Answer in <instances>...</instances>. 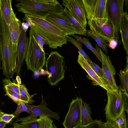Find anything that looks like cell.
<instances>
[{"mask_svg":"<svg viewBox=\"0 0 128 128\" xmlns=\"http://www.w3.org/2000/svg\"><path fill=\"white\" fill-rule=\"evenodd\" d=\"M28 22L30 29L47 41L51 49H57L66 44V34L62 30L45 20L27 14L23 18Z\"/></svg>","mask_w":128,"mask_h":128,"instance_id":"6da1fadb","label":"cell"},{"mask_svg":"<svg viewBox=\"0 0 128 128\" xmlns=\"http://www.w3.org/2000/svg\"><path fill=\"white\" fill-rule=\"evenodd\" d=\"M0 45L3 74L6 78H12L16 72L17 53L11 40L8 25L0 13Z\"/></svg>","mask_w":128,"mask_h":128,"instance_id":"7a4b0ae2","label":"cell"},{"mask_svg":"<svg viewBox=\"0 0 128 128\" xmlns=\"http://www.w3.org/2000/svg\"><path fill=\"white\" fill-rule=\"evenodd\" d=\"M15 6L22 13L45 20L48 15L59 14L64 8L56 0H20Z\"/></svg>","mask_w":128,"mask_h":128,"instance_id":"3957f363","label":"cell"},{"mask_svg":"<svg viewBox=\"0 0 128 128\" xmlns=\"http://www.w3.org/2000/svg\"><path fill=\"white\" fill-rule=\"evenodd\" d=\"M107 103L104 110L107 121H115L125 111L128 114V96L119 90H106Z\"/></svg>","mask_w":128,"mask_h":128,"instance_id":"277c9868","label":"cell"},{"mask_svg":"<svg viewBox=\"0 0 128 128\" xmlns=\"http://www.w3.org/2000/svg\"><path fill=\"white\" fill-rule=\"evenodd\" d=\"M29 33L28 48L25 60L27 69L36 73L39 72L45 65V53L39 47L33 32L30 29Z\"/></svg>","mask_w":128,"mask_h":128,"instance_id":"5b68a950","label":"cell"},{"mask_svg":"<svg viewBox=\"0 0 128 128\" xmlns=\"http://www.w3.org/2000/svg\"><path fill=\"white\" fill-rule=\"evenodd\" d=\"M64 62L63 56L56 51L51 52L46 60L47 80L51 86H54L64 78L65 70Z\"/></svg>","mask_w":128,"mask_h":128,"instance_id":"8992f818","label":"cell"},{"mask_svg":"<svg viewBox=\"0 0 128 128\" xmlns=\"http://www.w3.org/2000/svg\"><path fill=\"white\" fill-rule=\"evenodd\" d=\"M90 29L108 42L115 39L119 44L120 40L117 38L113 26L108 18L106 19L94 18L88 20Z\"/></svg>","mask_w":128,"mask_h":128,"instance_id":"52a82bcc","label":"cell"},{"mask_svg":"<svg viewBox=\"0 0 128 128\" xmlns=\"http://www.w3.org/2000/svg\"><path fill=\"white\" fill-rule=\"evenodd\" d=\"M83 102L82 98L78 97L72 100L62 123L64 128H76L82 125L81 107Z\"/></svg>","mask_w":128,"mask_h":128,"instance_id":"ba28073f","label":"cell"},{"mask_svg":"<svg viewBox=\"0 0 128 128\" xmlns=\"http://www.w3.org/2000/svg\"><path fill=\"white\" fill-rule=\"evenodd\" d=\"M125 0H107L106 10L108 18L113 26L116 37L119 40L118 34Z\"/></svg>","mask_w":128,"mask_h":128,"instance_id":"9c48e42d","label":"cell"},{"mask_svg":"<svg viewBox=\"0 0 128 128\" xmlns=\"http://www.w3.org/2000/svg\"><path fill=\"white\" fill-rule=\"evenodd\" d=\"M62 4L70 14L86 29L87 22L82 0H63Z\"/></svg>","mask_w":128,"mask_h":128,"instance_id":"30bf717a","label":"cell"},{"mask_svg":"<svg viewBox=\"0 0 128 128\" xmlns=\"http://www.w3.org/2000/svg\"><path fill=\"white\" fill-rule=\"evenodd\" d=\"M27 106L30 110L32 113L29 116L23 118H18L16 121L21 122L25 121L30 118L34 117L44 116L53 118L59 121L60 116L59 113L52 111L46 107L47 105L46 102L44 100L42 95V100L40 104L38 106L26 104Z\"/></svg>","mask_w":128,"mask_h":128,"instance_id":"8fae6325","label":"cell"},{"mask_svg":"<svg viewBox=\"0 0 128 128\" xmlns=\"http://www.w3.org/2000/svg\"><path fill=\"white\" fill-rule=\"evenodd\" d=\"M95 45L96 48L99 51L101 56L102 68L112 88L114 90H118L119 88L116 84L114 77L116 72L109 57L106 56L96 44Z\"/></svg>","mask_w":128,"mask_h":128,"instance_id":"7c38bea8","label":"cell"},{"mask_svg":"<svg viewBox=\"0 0 128 128\" xmlns=\"http://www.w3.org/2000/svg\"><path fill=\"white\" fill-rule=\"evenodd\" d=\"M29 38L20 26V33L18 43L17 47V60L16 73L17 76L20 73L21 69L25 59L27 51Z\"/></svg>","mask_w":128,"mask_h":128,"instance_id":"4fadbf2b","label":"cell"},{"mask_svg":"<svg viewBox=\"0 0 128 128\" xmlns=\"http://www.w3.org/2000/svg\"><path fill=\"white\" fill-rule=\"evenodd\" d=\"M78 52L79 55L78 62L82 68L88 74L86 76L88 78L92 81V84L93 85L99 86L104 90H107V88L103 80L96 74L83 56L79 52Z\"/></svg>","mask_w":128,"mask_h":128,"instance_id":"5bb4252c","label":"cell"},{"mask_svg":"<svg viewBox=\"0 0 128 128\" xmlns=\"http://www.w3.org/2000/svg\"><path fill=\"white\" fill-rule=\"evenodd\" d=\"M54 13L48 15L45 20L63 30L67 36H74L76 31L71 24L58 14Z\"/></svg>","mask_w":128,"mask_h":128,"instance_id":"9a60e30c","label":"cell"},{"mask_svg":"<svg viewBox=\"0 0 128 128\" xmlns=\"http://www.w3.org/2000/svg\"><path fill=\"white\" fill-rule=\"evenodd\" d=\"M21 23V21L18 18L14 12L11 16L8 26L11 40L16 52L18 39L20 33Z\"/></svg>","mask_w":128,"mask_h":128,"instance_id":"2e32d148","label":"cell"},{"mask_svg":"<svg viewBox=\"0 0 128 128\" xmlns=\"http://www.w3.org/2000/svg\"><path fill=\"white\" fill-rule=\"evenodd\" d=\"M107 0H95L91 15V19L108 18L106 10Z\"/></svg>","mask_w":128,"mask_h":128,"instance_id":"e0dca14e","label":"cell"},{"mask_svg":"<svg viewBox=\"0 0 128 128\" xmlns=\"http://www.w3.org/2000/svg\"><path fill=\"white\" fill-rule=\"evenodd\" d=\"M60 17L67 20L76 31V34L88 36L86 29L82 26L64 8L62 11L58 14Z\"/></svg>","mask_w":128,"mask_h":128,"instance_id":"ac0fdd59","label":"cell"},{"mask_svg":"<svg viewBox=\"0 0 128 128\" xmlns=\"http://www.w3.org/2000/svg\"><path fill=\"white\" fill-rule=\"evenodd\" d=\"M128 16L127 13L124 12L122 15L119 26L122 43L127 56L128 55Z\"/></svg>","mask_w":128,"mask_h":128,"instance_id":"d6986e66","label":"cell"},{"mask_svg":"<svg viewBox=\"0 0 128 128\" xmlns=\"http://www.w3.org/2000/svg\"><path fill=\"white\" fill-rule=\"evenodd\" d=\"M12 0H0V13L8 25L14 12L12 6Z\"/></svg>","mask_w":128,"mask_h":128,"instance_id":"ffe728a7","label":"cell"},{"mask_svg":"<svg viewBox=\"0 0 128 128\" xmlns=\"http://www.w3.org/2000/svg\"><path fill=\"white\" fill-rule=\"evenodd\" d=\"M91 110L89 105L86 102L83 101L81 107L82 125H87L93 121L91 116Z\"/></svg>","mask_w":128,"mask_h":128,"instance_id":"44dd1931","label":"cell"},{"mask_svg":"<svg viewBox=\"0 0 128 128\" xmlns=\"http://www.w3.org/2000/svg\"><path fill=\"white\" fill-rule=\"evenodd\" d=\"M126 64L125 69L120 70L119 74L120 83L119 89L123 92L128 96V57H126Z\"/></svg>","mask_w":128,"mask_h":128,"instance_id":"7402d4cb","label":"cell"},{"mask_svg":"<svg viewBox=\"0 0 128 128\" xmlns=\"http://www.w3.org/2000/svg\"><path fill=\"white\" fill-rule=\"evenodd\" d=\"M6 93L5 96H8L17 104L20 101L25 104H32V102L26 97L9 89L3 88Z\"/></svg>","mask_w":128,"mask_h":128,"instance_id":"603a6c76","label":"cell"},{"mask_svg":"<svg viewBox=\"0 0 128 128\" xmlns=\"http://www.w3.org/2000/svg\"><path fill=\"white\" fill-rule=\"evenodd\" d=\"M88 36L92 37L96 41L99 46L104 51L106 54H108L107 47L108 44L106 40L98 36L91 29L87 30Z\"/></svg>","mask_w":128,"mask_h":128,"instance_id":"cb8c5ba5","label":"cell"},{"mask_svg":"<svg viewBox=\"0 0 128 128\" xmlns=\"http://www.w3.org/2000/svg\"><path fill=\"white\" fill-rule=\"evenodd\" d=\"M66 38L67 41L71 42L77 48L78 50V52L83 56L90 65L92 62L82 49L81 42L72 37L68 36H66Z\"/></svg>","mask_w":128,"mask_h":128,"instance_id":"d4e9b609","label":"cell"},{"mask_svg":"<svg viewBox=\"0 0 128 128\" xmlns=\"http://www.w3.org/2000/svg\"><path fill=\"white\" fill-rule=\"evenodd\" d=\"M74 36L76 39L79 41L84 44L88 49L94 54L100 62H102V58L99 51L93 47L90 42L88 39L85 37L80 36L76 35H74Z\"/></svg>","mask_w":128,"mask_h":128,"instance_id":"484cf974","label":"cell"},{"mask_svg":"<svg viewBox=\"0 0 128 128\" xmlns=\"http://www.w3.org/2000/svg\"><path fill=\"white\" fill-rule=\"evenodd\" d=\"M90 65L98 76L104 82L108 89L107 90H115L112 87L106 76L102 69L98 64L92 62Z\"/></svg>","mask_w":128,"mask_h":128,"instance_id":"4316f807","label":"cell"},{"mask_svg":"<svg viewBox=\"0 0 128 128\" xmlns=\"http://www.w3.org/2000/svg\"><path fill=\"white\" fill-rule=\"evenodd\" d=\"M12 80L13 82H12L10 78L3 79L2 82L3 83V88L9 89L21 95L19 92L18 84L16 80Z\"/></svg>","mask_w":128,"mask_h":128,"instance_id":"83f0119b","label":"cell"},{"mask_svg":"<svg viewBox=\"0 0 128 128\" xmlns=\"http://www.w3.org/2000/svg\"><path fill=\"white\" fill-rule=\"evenodd\" d=\"M38 128H52L53 121L50 117L41 116L38 118Z\"/></svg>","mask_w":128,"mask_h":128,"instance_id":"f1b7e54d","label":"cell"},{"mask_svg":"<svg viewBox=\"0 0 128 128\" xmlns=\"http://www.w3.org/2000/svg\"><path fill=\"white\" fill-rule=\"evenodd\" d=\"M17 104V108L15 112L13 114L14 115L15 117L18 118L20 114L23 112H26L30 114H31L32 112L30 110L23 102H19Z\"/></svg>","mask_w":128,"mask_h":128,"instance_id":"f546056e","label":"cell"},{"mask_svg":"<svg viewBox=\"0 0 128 128\" xmlns=\"http://www.w3.org/2000/svg\"><path fill=\"white\" fill-rule=\"evenodd\" d=\"M37 117H32L27 120L21 122V124L27 128H38Z\"/></svg>","mask_w":128,"mask_h":128,"instance_id":"4dcf8cb0","label":"cell"},{"mask_svg":"<svg viewBox=\"0 0 128 128\" xmlns=\"http://www.w3.org/2000/svg\"><path fill=\"white\" fill-rule=\"evenodd\" d=\"M118 128H128V121L124 111L115 121Z\"/></svg>","mask_w":128,"mask_h":128,"instance_id":"1f68e13d","label":"cell"},{"mask_svg":"<svg viewBox=\"0 0 128 128\" xmlns=\"http://www.w3.org/2000/svg\"><path fill=\"white\" fill-rule=\"evenodd\" d=\"M19 92L20 94L26 97L32 103L35 101L32 100V96L28 93V90L24 84H19Z\"/></svg>","mask_w":128,"mask_h":128,"instance_id":"d6a6232c","label":"cell"},{"mask_svg":"<svg viewBox=\"0 0 128 128\" xmlns=\"http://www.w3.org/2000/svg\"><path fill=\"white\" fill-rule=\"evenodd\" d=\"M102 124L100 120H95L87 125H81L76 128H102Z\"/></svg>","mask_w":128,"mask_h":128,"instance_id":"836d02e7","label":"cell"},{"mask_svg":"<svg viewBox=\"0 0 128 128\" xmlns=\"http://www.w3.org/2000/svg\"><path fill=\"white\" fill-rule=\"evenodd\" d=\"M15 117L13 114H8L2 112L0 115V121L9 123Z\"/></svg>","mask_w":128,"mask_h":128,"instance_id":"e575fe53","label":"cell"},{"mask_svg":"<svg viewBox=\"0 0 128 128\" xmlns=\"http://www.w3.org/2000/svg\"><path fill=\"white\" fill-rule=\"evenodd\" d=\"M102 128H118L115 121L107 120L102 122Z\"/></svg>","mask_w":128,"mask_h":128,"instance_id":"d590c367","label":"cell"},{"mask_svg":"<svg viewBox=\"0 0 128 128\" xmlns=\"http://www.w3.org/2000/svg\"><path fill=\"white\" fill-rule=\"evenodd\" d=\"M33 34L36 40L38 42L39 41H42L44 42V44L48 45V43L47 40L42 36L34 32H33Z\"/></svg>","mask_w":128,"mask_h":128,"instance_id":"8d00e7d4","label":"cell"},{"mask_svg":"<svg viewBox=\"0 0 128 128\" xmlns=\"http://www.w3.org/2000/svg\"><path fill=\"white\" fill-rule=\"evenodd\" d=\"M108 46L112 49H115L118 44V42L115 39L111 40L108 42Z\"/></svg>","mask_w":128,"mask_h":128,"instance_id":"74e56055","label":"cell"},{"mask_svg":"<svg viewBox=\"0 0 128 128\" xmlns=\"http://www.w3.org/2000/svg\"><path fill=\"white\" fill-rule=\"evenodd\" d=\"M38 43L39 47L44 52L43 47L44 44V42L42 41H39L38 42Z\"/></svg>","mask_w":128,"mask_h":128,"instance_id":"f35d334b","label":"cell"},{"mask_svg":"<svg viewBox=\"0 0 128 128\" xmlns=\"http://www.w3.org/2000/svg\"><path fill=\"white\" fill-rule=\"evenodd\" d=\"M25 23V22H21V26L23 29L24 30V32H26L28 28L27 27Z\"/></svg>","mask_w":128,"mask_h":128,"instance_id":"ab89813d","label":"cell"},{"mask_svg":"<svg viewBox=\"0 0 128 128\" xmlns=\"http://www.w3.org/2000/svg\"><path fill=\"white\" fill-rule=\"evenodd\" d=\"M16 81L18 84H21V78L18 76H17L16 79Z\"/></svg>","mask_w":128,"mask_h":128,"instance_id":"60d3db41","label":"cell"},{"mask_svg":"<svg viewBox=\"0 0 128 128\" xmlns=\"http://www.w3.org/2000/svg\"><path fill=\"white\" fill-rule=\"evenodd\" d=\"M7 124L4 122L0 121V128H4Z\"/></svg>","mask_w":128,"mask_h":128,"instance_id":"b9f144b4","label":"cell"},{"mask_svg":"<svg viewBox=\"0 0 128 128\" xmlns=\"http://www.w3.org/2000/svg\"><path fill=\"white\" fill-rule=\"evenodd\" d=\"M25 24L26 25L28 28L30 27V24L28 22H26L25 23Z\"/></svg>","mask_w":128,"mask_h":128,"instance_id":"7bdbcfd3","label":"cell"},{"mask_svg":"<svg viewBox=\"0 0 128 128\" xmlns=\"http://www.w3.org/2000/svg\"><path fill=\"white\" fill-rule=\"evenodd\" d=\"M52 128H57L55 124H53Z\"/></svg>","mask_w":128,"mask_h":128,"instance_id":"ee69618b","label":"cell"},{"mask_svg":"<svg viewBox=\"0 0 128 128\" xmlns=\"http://www.w3.org/2000/svg\"><path fill=\"white\" fill-rule=\"evenodd\" d=\"M2 57V54H1V48H0V58L1 59Z\"/></svg>","mask_w":128,"mask_h":128,"instance_id":"f6af8a7d","label":"cell"},{"mask_svg":"<svg viewBox=\"0 0 128 128\" xmlns=\"http://www.w3.org/2000/svg\"><path fill=\"white\" fill-rule=\"evenodd\" d=\"M2 61V59L0 58V70L1 69H2V67H1L0 65V62L1 61Z\"/></svg>","mask_w":128,"mask_h":128,"instance_id":"bcb514c9","label":"cell"},{"mask_svg":"<svg viewBox=\"0 0 128 128\" xmlns=\"http://www.w3.org/2000/svg\"><path fill=\"white\" fill-rule=\"evenodd\" d=\"M2 112L1 111V110H0V114H1Z\"/></svg>","mask_w":128,"mask_h":128,"instance_id":"7dc6e473","label":"cell"},{"mask_svg":"<svg viewBox=\"0 0 128 128\" xmlns=\"http://www.w3.org/2000/svg\"></svg>","mask_w":128,"mask_h":128,"instance_id":"c3c4849f","label":"cell"}]
</instances>
